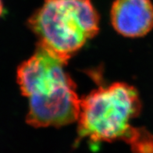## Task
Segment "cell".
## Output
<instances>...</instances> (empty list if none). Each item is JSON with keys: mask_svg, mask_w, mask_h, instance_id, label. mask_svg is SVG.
I'll return each instance as SVG.
<instances>
[{"mask_svg": "<svg viewBox=\"0 0 153 153\" xmlns=\"http://www.w3.org/2000/svg\"><path fill=\"white\" fill-rule=\"evenodd\" d=\"M141 109L139 94L133 86L122 82L100 86L81 99L77 140L86 138L92 143L123 141L132 149L145 131L131 123Z\"/></svg>", "mask_w": 153, "mask_h": 153, "instance_id": "6da1fadb", "label": "cell"}, {"mask_svg": "<svg viewBox=\"0 0 153 153\" xmlns=\"http://www.w3.org/2000/svg\"><path fill=\"white\" fill-rule=\"evenodd\" d=\"M28 25L38 45L67 63L99 33V16L91 0H45Z\"/></svg>", "mask_w": 153, "mask_h": 153, "instance_id": "7a4b0ae2", "label": "cell"}, {"mask_svg": "<svg viewBox=\"0 0 153 153\" xmlns=\"http://www.w3.org/2000/svg\"><path fill=\"white\" fill-rule=\"evenodd\" d=\"M67 63L40 45L17 69V83L28 99H48L76 88L65 71Z\"/></svg>", "mask_w": 153, "mask_h": 153, "instance_id": "3957f363", "label": "cell"}, {"mask_svg": "<svg viewBox=\"0 0 153 153\" xmlns=\"http://www.w3.org/2000/svg\"><path fill=\"white\" fill-rule=\"evenodd\" d=\"M111 23L127 38H140L153 27V5L150 0H115L110 11Z\"/></svg>", "mask_w": 153, "mask_h": 153, "instance_id": "277c9868", "label": "cell"}, {"mask_svg": "<svg viewBox=\"0 0 153 153\" xmlns=\"http://www.w3.org/2000/svg\"><path fill=\"white\" fill-rule=\"evenodd\" d=\"M2 10H3V7H2V0H0V16L2 14Z\"/></svg>", "mask_w": 153, "mask_h": 153, "instance_id": "5b68a950", "label": "cell"}]
</instances>
